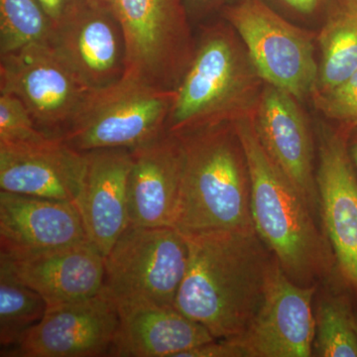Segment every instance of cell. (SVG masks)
I'll return each instance as SVG.
<instances>
[{
	"label": "cell",
	"mask_w": 357,
	"mask_h": 357,
	"mask_svg": "<svg viewBox=\"0 0 357 357\" xmlns=\"http://www.w3.org/2000/svg\"><path fill=\"white\" fill-rule=\"evenodd\" d=\"M225 17L245 45L251 64L267 84L303 100L318 84L312 39L261 0H238Z\"/></svg>",
	"instance_id": "cell-8"
},
{
	"label": "cell",
	"mask_w": 357,
	"mask_h": 357,
	"mask_svg": "<svg viewBox=\"0 0 357 357\" xmlns=\"http://www.w3.org/2000/svg\"><path fill=\"white\" fill-rule=\"evenodd\" d=\"M119 325V309L107 293L47 307L43 319L2 357L109 356Z\"/></svg>",
	"instance_id": "cell-11"
},
{
	"label": "cell",
	"mask_w": 357,
	"mask_h": 357,
	"mask_svg": "<svg viewBox=\"0 0 357 357\" xmlns=\"http://www.w3.org/2000/svg\"><path fill=\"white\" fill-rule=\"evenodd\" d=\"M175 96L176 91L122 79L96 91L81 121L62 141L79 152L142 146L165 133Z\"/></svg>",
	"instance_id": "cell-9"
},
{
	"label": "cell",
	"mask_w": 357,
	"mask_h": 357,
	"mask_svg": "<svg viewBox=\"0 0 357 357\" xmlns=\"http://www.w3.org/2000/svg\"><path fill=\"white\" fill-rule=\"evenodd\" d=\"M38 2L52 20H57L66 4V0H38Z\"/></svg>",
	"instance_id": "cell-30"
},
{
	"label": "cell",
	"mask_w": 357,
	"mask_h": 357,
	"mask_svg": "<svg viewBox=\"0 0 357 357\" xmlns=\"http://www.w3.org/2000/svg\"><path fill=\"white\" fill-rule=\"evenodd\" d=\"M128 225L172 227L182 189L184 151L178 136L164 133L131 150Z\"/></svg>",
	"instance_id": "cell-17"
},
{
	"label": "cell",
	"mask_w": 357,
	"mask_h": 357,
	"mask_svg": "<svg viewBox=\"0 0 357 357\" xmlns=\"http://www.w3.org/2000/svg\"><path fill=\"white\" fill-rule=\"evenodd\" d=\"M89 241L70 202L0 192V253L11 259Z\"/></svg>",
	"instance_id": "cell-16"
},
{
	"label": "cell",
	"mask_w": 357,
	"mask_h": 357,
	"mask_svg": "<svg viewBox=\"0 0 357 357\" xmlns=\"http://www.w3.org/2000/svg\"><path fill=\"white\" fill-rule=\"evenodd\" d=\"M47 307L43 298L25 285L6 256L0 255V352L22 342L43 319Z\"/></svg>",
	"instance_id": "cell-22"
},
{
	"label": "cell",
	"mask_w": 357,
	"mask_h": 357,
	"mask_svg": "<svg viewBox=\"0 0 357 357\" xmlns=\"http://www.w3.org/2000/svg\"><path fill=\"white\" fill-rule=\"evenodd\" d=\"M188 262L187 239L175 227L128 225L105 256L102 291L115 304L174 307Z\"/></svg>",
	"instance_id": "cell-6"
},
{
	"label": "cell",
	"mask_w": 357,
	"mask_h": 357,
	"mask_svg": "<svg viewBox=\"0 0 357 357\" xmlns=\"http://www.w3.org/2000/svg\"><path fill=\"white\" fill-rule=\"evenodd\" d=\"M244 56L230 30L222 26L204 30L176 89L165 132L181 135L248 115L258 102L259 76Z\"/></svg>",
	"instance_id": "cell-4"
},
{
	"label": "cell",
	"mask_w": 357,
	"mask_h": 357,
	"mask_svg": "<svg viewBox=\"0 0 357 357\" xmlns=\"http://www.w3.org/2000/svg\"><path fill=\"white\" fill-rule=\"evenodd\" d=\"M316 178L324 231L340 275L357 295V178L344 134H321Z\"/></svg>",
	"instance_id": "cell-13"
},
{
	"label": "cell",
	"mask_w": 357,
	"mask_h": 357,
	"mask_svg": "<svg viewBox=\"0 0 357 357\" xmlns=\"http://www.w3.org/2000/svg\"><path fill=\"white\" fill-rule=\"evenodd\" d=\"M293 96L267 84L252 117L265 151L303 195L314 215L319 199L314 173V146L304 112Z\"/></svg>",
	"instance_id": "cell-15"
},
{
	"label": "cell",
	"mask_w": 357,
	"mask_h": 357,
	"mask_svg": "<svg viewBox=\"0 0 357 357\" xmlns=\"http://www.w3.org/2000/svg\"><path fill=\"white\" fill-rule=\"evenodd\" d=\"M232 124L248 161L256 234L291 280L318 285L337 266L328 236L298 188L265 151L252 114Z\"/></svg>",
	"instance_id": "cell-2"
},
{
	"label": "cell",
	"mask_w": 357,
	"mask_h": 357,
	"mask_svg": "<svg viewBox=\"0 0 357 357\" xmlns=\"http://www.w3.org/2000/svg\"><path fill=\"white\" fill-rule=\"evenodd\" d=\"M24 103L13 93H0V143L34 142L45 139Z\"/></svg>",
	"instance_id": "cell-25"
},
{
	"label": "cell",
	"mask_w": 357,
	"mask_h": 357,
	"mask_svg": "<svg viewBox=\"0 0 357 357\" xmlns=\"http://www.w3.org/2000/svg\"><path fill=\"white\" fill-rule=\"evenodd\" d=\"M178 357H246L236 338L215 340L181 354Z\"/></svg>",
	"instance_id": "cell-27"
},
{
	"label": "cell",
	"mask_w": 357,
	"mask_h": 357,
	"mask_svg": "<svg viewBox=\"0 0 357 357\" xmlns=\"http://www.w3.org/2000/svg\"><path fill=\"white\" fill-rule=\"evenodd\" d=\"M293 10L302 14H312L318 9L321 0H281Z\"/></svg>",
	"instance_id": "cell-29"
},
{
	"label": "cell",
	"mask_w": 357,
	"mask_h": 357,
	"mask_svg": "<svg viewBox=\"0 0 357 357\" xmlns=\"http://www.w3.org/2000/svg\"><path fill=\"white\" fill-rule=\"evenodd\" d=\"M46 44L93 91L124 77L126 36L105 0H66Z\"/></svg>",
	"instance_id": "cell-10"
},
{
	"label": "cell",
	"mask_w": 357,
	"mask_h": 357,
	"mask_svg": "<svg viewBox=\"0 0 357 357\" xmlns=\"http://www.w3.org/2000/svg\"><path fill=\"white\" fill-rule=\"evenodd\" d=\"M4 256L48 307L89 299L102 290L105 256L89 241L16 259Z\"/></svg>",
	"instance_id": "cell-19"
},
{
	"label": "cell",
	"mask_w": 357,
	"mask_h": 357,
	"mask_svg": "<svg viewBox=\"0 0 357 357\" xmlns=\"http://www.w3.org/2000/svg\"><path fill=\"white\" fill-rule=\"evenodd\" d=\"M351 157L352 161H354V165H356L357 168V142L351 147Z\"/></svg>",
	"instance_id": "cell-31"
},
{
	"label": "cell",
	"mask_w": 357,
	"mask_h": 357,
	"mask_svg": "<svg viewBox=\"0 0 357 357\" xmlns=\"http://www.w3.org/2000/svg\"><path fill=\"white\" fill-rule=\"evenodd\" d=\"M119 325L109 356L178 357L215 338L175 307L149 302L116 304Z\"/></svg>",
	"instance_id": "cell-20"
},
{
	"label": "cell",
	"mask_w": 357,
	"mask_h": 357,
	"mask_svg": "<svg viewBox=\"0 0 357 357\" xmlns=\"http://www.w3.org/2000/svg\"><path fill=\"white\" fill-rule=\"evenodd\" d=\"M126 42L123 79L176 91L195 46L183 0H105Z\"/></svg>",
	"instance_id": "cell-5"
},
{
	"label": "cell",
	"mask_w": 357,
	"mask_h": 357,
	"mask_svg": "<svg viewBox=\"0 0 357 357\" xmlns=\"http://www.w3.org/2000/svg\"><path fill=\"white\" fill-rule=\"evenodd\" d=\"M84 153L86 172L75 206L89 241L107 256L128 225V185L132 154L126 148Z\"/></svg>",
	"instance_id": "cell-18"
},
{
	"label": "cell",
	"mask_w": 357,
	"mask_h": 357,
	"mask_svg": "<svg viewBox=\"0 0 357 357\" xmlns=\"http://www.w3.org/2000/svg\"><path fill=\"white\" fill-rule=\"evenodd\" d=\"M0 93L20 98L40 132L62 140L76 128L96 91L48 45L40 43L0 56Z\"/></svg>",
	"instance_id": "cell-7"
},
{
	"label": "cell",
	"mask_w": 357,
	"mask_h": 357,
	"mask_svg": "<svg viewBox=\"0 0 357 357\" xmlns=\"http://www.w3.org/2000/svg\"><path fill=\"white\" fill-rule=\"evenodd\" d=\"M354 328H356V335H357V318H356V321H354Z\"/></svg>",
	"instance_id": "cell-32"
},
{
	"label": "cell",
	"mask_w": 357,
	"mask_h": 357,
	"mask_svg": "<svg viewBox=\"0 0 357 357\" xmlns=\"http://www.w3.org/2000/svg\"><path fill=\"white\" fill-rule=\"evenodd\" d=\"M319 93L337 88L357 70V0L333 14L319 34Z\"/></svg>",
	"instance_id": "cell-21"
},
{
	"label": "cell",
	"mask_w": 357,
	"mask_h": 357,
	"mask_svg": "<svg viewBox=\"0 0 357 357\" xmlns=\"http://www.w3.org/2000/svg\"><path fill=\"white\" fill-rule=\"evenodd\" d=\"M51 27L38 0H0V56L46 43Z\"/></svg>",
	"instance_id": "cell-24"
},
{
	"label": "cell",
	"mask_w": 357,
	"mask_h": 357,
	"mask_svg": "<svg viewBox=\"0 0 357 357\" xmlns=\"http://www.w3.org/2000/svg\"><path fill=\"white\" fill-rule=\"evenodd\" d=\"M318 105L330 119L357 126V70L337 88L319 93Z\"/></svg>",
	"instance_id": "cell-26"
},
{
	"label": "cell",
	"mask_w": 357,
	"mask_h": 357,
	"mask_svg": "<svg viewBox=\"0 0 357 357\" xmlns=\"http://www.w3.org/2000/svg\"><path fill=\"white\" fill-rule=\"evenodd\" d=\"M185 237L189 262L174 307L215 340L241 337L261 306L276 258L255 231Z\"/></svg>",
	"instance_id": "cell-1"
},
{
	"label": "cell",
	"mask_w": 357,
	"mask_h": 357,
	"mask_svg": "<svg viewBox=\"0 0 357 357\" xmlns=\"http://www.w3.org/2000/svg\"><path fill=\"white\" fill-rule=\"evenodd\" d=\"M177 136L184 168L173 227L184 236L255 231L248 161L232 122Z\"/></svg>",
	"instance_id": "cell-3"
},
{
	"label": "cell",
	"mask_w": 357,
	"mask_h": 357,
	"mask_svg": "<svg viewBox=\"0 0 357 357\" xmlns=\"http://www.w3.org/2000/svg\"><path fill=\"white\" fill-rule=\"evenodd\" d=\"M84 172L86 154L62 140L0 143L1 191L75 204Z\"/></svg>",
	"instance_id": "cell-14"
},
{
	"label": "cell",
	"mask_w": 357,
	"mask_h": 357,
	"mask_svg": "<svg viewBox=\"0 0 357 357\" xmlns=\"http://www.w3.org/2000/svg\"><path fill=\"white\" fill-rule=\"evenodd\" d=\"M317 288L295 283L275 260L261 306L245 333L234 337L246 357L314 356Z\"/></svg>",
	"instance_id": "cell-12"
},
{
	"label": "cell",
	"mask_w": 357,
	"mask_h": 357,
	"mask_svg": "<svg viewBox=\"0 0 357 357\" xmlns=\"http://www.w3.org/2000/svg\"><path fill=\"white\" fill-rule=\"evenodd\" d=\"M356 318L344 296H328L321 300L314 314V356L357 357Z\"/></svg>",
	"instance_id": "cell-23"
},
{
	"label": "cell",
	"mask_w": 357,
	"mask_h": 357,
	"mask_svg": "<svg viewBox=\"0 0 357 357\" xmlns=\"http://www.w3.org/2000/svg\"><path fill=\"white\" fill-rule=\"evenodd\" d=\"M227 1L229 0H183L185 10L197 16H204L213 13Z\"/></svg>",
	"instance_id": "cell-28"
}]
</instances>
